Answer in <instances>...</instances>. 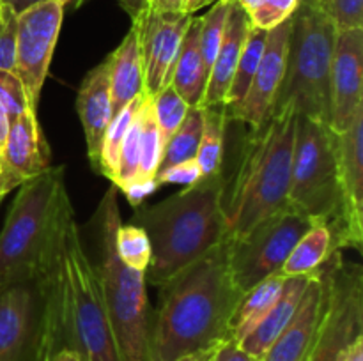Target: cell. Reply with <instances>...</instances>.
<instances>
[{"instance_id": "1", "label": "cell", "mask_w": 363, "mask_h": 361, "mask_svg": "<svg viewBox=\"0 0 363 361\" xmlns=\"http://www.w3.org/2000/svg\"><path fill=\"white\" fill-rule=\"evenodd\" d=\"M241 297L230 278L229 241L223 239L160 285L158 306L149 322L151 361L215 350L233 338Z\"/></svg>"}, {"instance_id": "2", "label": "cell", "mask_w": 363, "mask_h": 361, "mask_svg": "<svg viewBox=\"0 0 363 361\" xmlns=\"http://www.w3.org/2000/svg\"><path fill=\"white\" fill-rule=\"evenodd\" d=\"M223 176L222 170L216 176L201 177L165 200L135 207L130 223L144 229L151 244L145 282L163 285L227 239Z\"/></svg>"}, {"instance_id": "3", "label": "cell", "mask_w": 363, "mask_h": 361, "mask_svg": "<svg viewBox=\"0 0 363 361\" xmlns=\"http://www.w3.org/2000/svg\"><path fill=\"white\" fill-rule=\"evenodd\" d=\"M53 287L60 347L82 361H121L98 271L80 237L69 195L53 230Z\"/></svg>"}, {"instance_id": "4", "label": "cell", "mask_w": 363, "mask_h": 361, "mask_svg": "<svg viewBox=\"0 0 363 361\" xmlns=\"http://www.w3.org/2000/svg\"><path fill=\"white\" fill-rule=\"evenodd\" d=\"M296 120L298 113L286 108L250 127L233 176H223L227 239L243 237L259 222L289 207Z\"/></svg>"}, {"instance_id": "5", "label": "cell", "mask_w": 363, "mask_h": 361, "mask_svg": "<svg viewBox=\"0 0 363 361\" xmlns=\"http://www.w3.org/2000/svg\"><path fill=\"white\" fill-rule=\"evenodd\" d=\"M117 188L112 186L99 202L91 219L96 248V271L103 301L121 361H151L145 273L124 264L116 251V232L121 225Z\"/></svg>"}, {"instance_id": "6", "label": "cell", "mask_w": 363, "mask_h": 361, "mask_svg": "<svg viewBox=\"0 0 363 361\" xmlns=\"http://www.w3.org/2000/svg\"><path fill=\"white\" fill-rule=\"evenodd\" d=\"M337 27L321 0H300L291 16L286 74L272 115L291 108L330 126V71Z\"/></svg>"}, {"instance_id": "7", "label": "cell", "mask_w": 363, "mask_h": 361, "mask_svg": "<svg viewBox=\"0 0 363 361\" xmlns=\"http://www.w3.org/2000/svg\"><path fill=\"white\" fill-rule=\"evenodd\" d=\"M60 349L52 234L38 273L0 283V361H50Z\"/></svg>"}, {"instance_id": "8", "label": "cell", "mask_w": 363, "mask_h": 361, "mask_svg": "<svg viewBox=\"0 0 363 361\" xmlns=\"http://www.w3.org/2000/svg\"><path fill=\"white\" fill-rule=\"evenodd\" d=\"M66 197L64 166H50L21 184L0 232V283L30 276L43 268Z\"/></svg>"}, {"instance_id": "9", "label": "cell", "mask_w": 363, "mask_h": 361, "mask_svg": "<svg viewBox=\"0 0 363 361\" xmlns=\"http://www.w3.org/2000/svg\"><path fill=\"white\" fill-rule=\"evenodd\" d=\"M289 205L323 223L335 239L342 219L337 133L321 120L298 115Z\"/></svg>"}, {"instance_id": "10", "label": "cell", "mask_w": 363, "mask_h": 361, "mask_svg": "<svg viewBox=\"0 0 363 361\" xmlns=\"http://www.w3.org/2000/svg\"><path fill=\"white\" fill-rule=\"evenodd\" d=\"M332 250L319 268L323 310L318 333L305 361H342L344 349L363 333V275L358 264Z\"/></svg>"}, {"instance_id": "11", "label": "cell", "mask_w": 363, "mask_h": 361, "mask_svg": "<svg viewBox=\"0 0 363 361\" xmlns=\"http://www.w3.org/2000/svg\"><path fill=\"white\" fill-rule=\"evenodd\" d=\"M314 225L311 218L289 207L259 222L243 237L229 241V271L241 294L277 275L294 244Z\"/></svg>"}, {"instance_id": "12", "label": "cell", "mask_w": 363, "mask_h": 361, "mask_svg": "<svg viewBox=\"0 0 363 361\" xmlns=\"http://www.w3.org/2000/svg\"><path fill=\"white\" fill-rule=\"evenodd\" d=\"M62 18L64 7L59 0H43L18 14L14 74L21 80L34 106H38L48 76Z\"/></svg>"}, {"instance_id": "13", "label": "cell", "mask_w": 363, "mask_h": 361, "mask_svg": "<svg viewBox=\"0 0 363 361\" xmlns=\"http://www.w3.org/2000/svg\"><path fill=\"white\" fill-rule=\"evenodd\" d=\"M194 14L156 13L145 11L135 18L131 27L137 32L140 48L144 92L152 98L163 85L169 84L174 62L179 53L181 41Z\"/></svg>"}, {"instance_id": "14", "label": "cell", "mask_w": 363, "mask_h": 361, "mask_svg": "<svg viewBox=\"0 0 363 361\" xmlns=\"http://www.w3.org/2000/svg\"><path fill=\"white\" fill-rule=\"evenodd\" d=\"M339 151L342 219L333 250H360L363 239V106L354 113L353 122L337 133Z\"/></svg>"}, {"instance_id": "15", "label": "cell", "mask_w": 363, "mask_h": 361, "mask_svg": "<svg viewBox=\"0 0 363 361\" xmlns=\"http://www.w3.org/2000/svg\"><path fill=\"white\" fill-rule=\"evenodd\" d=\"M363 106V28L337 30L330 71V127L342 133Z\"/></svg>"}, {"instance_id": "16", "label": "cell", "mask_w": 363, "mask_h": 361, "mask_svg": "<svg viewBox=\"0 0 363 361\" xmlns=\"http://www.w3.org/2000/svg\"><path fill=\"white\" fill-rule=\"evenodd\" d=\"M291 18L279 27L268 30L264 52L259 60L250 88L243 101L233 110H225L229 122L245 124L248 127H259L272 115L277 92L286 74L287 45H289Z\"/></svg>"}, {"instance_id": "17", "label": "cell", "mask_w": 363, "mask_h": 361, "mask_svg": "<svg viewBox=\"0 0 363 361\" xmlns=\"http://www.w3.org/2000/svg\"><path fill=\"white\" fill-rule=\"evenodd\" d=\"M52 166L50 145L39 126L35 110H27L11 122L0 156V198Z\"/></svg>"}, {"instance_id": "18", "label": "cell", "mask_w": 363, "mask_h": 361, "mask_svg": "<svg viewBox=\"0 0 363 361\" xmlns=\"http://www.w3.org/2000/svg\"><path fill=\"white\" fill-rule=\"evenodd\" d=\"M323 310V280L319 269L308 278L303 297L287 328L272 343L262 361H305L318 333Z\"/></svg>"}, {"instance_id": "19", "label": "cell", "mask_w": 363, "mask_h": 361, "mask_svg": "<svg viewBox=\"0 0 363 361\" xmlns=\"http://www.w3.org/2000/svg\"><path fill=\"white\" fill-rule=\"evenodd\" d=\"M78 117L82 120L87 144V156L92 168L98 170L103 137L112 120V99H110L108 57L89 71L78 88Z\"/></svg>"}, {"instance_id": "20", "label": "cell", "mask_w": 363, "mask_h": 361, "mask_svg": "<svg viewBox=\"0 0 363 361\" xmlns=\"http://www.w3.org/2000/svg\"><path fill=\"white\" fill-rule=\"evenodd\" d=\"M250 27L252 23L248 13L233 0L229 16H227L222 45H220L215 62H213L211 71H209L208 87H206L202 106L225 105L227 92H229L230 81H233L234 71H236V64L240 60L241 50H243L245 39H247Z\"/></svg>"}, {"instance_id": "21", "label": "cell", "mask_w": 363, "mask_h": 361, "mask_svg": "<svg viewBox=\"0 0 363 361\" xmlns=\"http://www.w3.org/2000/svg\"><path fill=\"white\" fill-rule=\"evenodd\" d=\"M311 275L287 276V278L284 280L282 292H280L279 299H277L275 304L269 308L268 314L262 317V321L255 326L254 331L241 340V349L247 350L252 356L259 357V360L264 357V354L268 353L272 343L279 338L280 333L287 328L291 319L296 314Z\"/></svg>"}, {"instance_id": "22", "label": "cell", "mask_w": 363, "mask_h": 361, "mask_svg": "<svg viewBox=\"0 0 363 361\" xmlns=\"http://www.w3.org/2000/svg\"><path fill=\"white\" fill-rule=\"evenodd\" d=\"M108 78L112 117L135 98L145 94L140 48H138L137 32L133 27L130 28L123 42L108 55Z\"/></svg>"}, {"instance_id": "23", "label": "cell", "mask_w": 363, "mask_h": 361, "mask_svg": "<svg viewBox=\"0 0 363 361\" xmlns=\"http://www.w3.org/2000/svg\"><path fill=\"white\" fill-rule=\"evenodd\" d=\"M199 30H201V16H191L169 80L177 94L188 103V106H202L206 87H208V73L202 62Z\"/></svg>"}, {"instance_id": "24", "label": "cell", "mask_w": 363, "mask_h": 361, "mask_svg": "<svg viewBox=\"0 0 363 361\" xmlns=\"http://www.w3.org/2000/svg\"><path fill=\"white\" fill-rule=\"evenodd\" d=\"M284 280H286V276L277 273V275L268 276L261 283L252 287L247 294H243V297L238 303L236 311H234L233 340L240 343L245 336L254 331L255 326L262 321V317L268 314L269 308L279 299Z\"/></svg>"}, {"instance_id": "25", "label": "cell", "mask_w": 363, "mask_h": 361, "mask_svg": "<svg viewBox=\"0 0 363 361\" xmlns=\"http://www.w3.org/2000/svg\"><path fill=\"white\" fill-rule=\"evenodd\" d=\"M332 250L333 239L330 229L323 223H314L294 244L289 257L286 258L280 269V275L286 278L296 275H311L325 264Z\"/></svg>"}, {"instance_id": "26", "label": "cell", "mask_w": 363, "mask_h": 361, "mask_svg": "<svg viewBox=\"0 0 363 361\" xmlns=\"http://www.w3.org/2000/svg\"><path fill=\"white\" fill-rule=\"evenodd\" d=\"M202 108H204V124H202V137L195 161L201 168L202 177H211L223 170V142H225L229 117L223 105L202 106Z\"/></svg>"}, {"instance_id": "27", "label": "cell", "mask_w": 363, "mask_h": 361, "mask_svg": "<svg viewBox=\"0 0 363 361\" xmlns=\"http://www.w3.org/2000/svg\"><path fill=\"white\" fill-rule=\"evenodd\" d=\"M202 124H204V108L202 106H190L181 126L174 131L169 142L163 145L162 159H160L156 173L163 172L169 166L197 158L199 144H201L202 137Z\"/></svg>"}, {"instance_id": "28", "label": "cell", "mask_w": 363, "mask_h": 361, "mask_svg": "<svg viewBox=\"0 0 363 361\" xmlns=\"http://www.w3.org/2000/svg\"><path fill=\"white\" fill-rule=\"evenodd\" d=\"M266 38H268V32L252 25L247 39H245L240 60L236 64V71H234L229 92H227L225 105H223L225 110L236 108L243 101L245 96H247L252 80H254L255 71H257L259 60H261L262 52H264Z\"/></svg>"}, {"instance_id": "29", "label": "cell", "mask_w": 363, "mask_h": 361, "mask_svg": "<svg viewBox=\"0 0 363 361\" xmlns=\"http://www.w3.org/2000/svg\"><path fill=\"white\" fill-rule=\"evenodd\" d=\"M145 94H140L135 98L133 101L128 103L119 113L112 117L108 127L105 131L101 144V152H99V163H98V172L101 176L108 177V180L116 179L117 172V161H119V152L121 145H123L124 137H126L128 130L133 124L135 117H137L138 110H140L142 101H144Z\"/></svg>"}, {"instance_id": "30", "label": "cell", "mask_w": 363, "mask_h": 361, "mask_svg": "<svg viewBox=\"0 0 363 361\" xmlns=\"http://www.w3.org/2000/svg\"><path fill=\"white\" fill-rule=\"evenodd\" d=\"M138 115H140V161H138L137 179L131 186L155 183L160 159H162V142H160L152 101L147 94H145Z\"/></svg>"}, {"instance_id": "31", "label": "cell", "mask_w": 363, "mask_h": 361, "mask_svg": "<svg viewBox=\"0 0 363 361\" xmlns=\"http://www.w3.org/2000/svg\"><path fill=\"white\" fill-rule=\"evenodd\" d=\"M230 4H233V0H216L215 4H211L208 13L204 16H201L199 45H201L202 62H204V69L208 73V78L213 62L216 59V53L220 50V45H222Z\"/></svg>"}, {"instance_id": "32", "label": "cell", "mask_w": 363, "mask_h": 361, "mask_svg": "<svg viewBox=\"0 0 363 361\" xmlns=\"http://www.w3.org/2000/svg\"><path fill=\"white\" fill-rule=\"evenodd\" d=\"M152 101V110H155V119L156 126H158L160 133V142L163 145L169 142V138L172 137L174 131L181 126V122L184 120L188 113V103L177 94L176 88L170 84L163 85L158 92L151 98Z\"/></svg>"}, {"instance_id": "33", "label": "cell", "mask_w": 363, "mask_h": 361, "mask_svg": "<svg viewBox=\"0 0 363 361\" xmlns=\"http://www.w3.org/2000/svg\"><path fill=\"white\" fill-rule=\"evenodd\" d=\"M116 251L121 260L131 269L147 271L151 262V244L147 234L135 223H121L116 232Z\"/></svg>"}, {"instance_id": "34", "label": "cell", "mask_w": 363, "mask_h": 361, "mask_svg": "<svg viewBox=\"0 0 363 361\" xmlns=\"http://www.w3.org/2000/svg\"><path fill=\"white\" fill-rule=\"evenodd\" d=\"M0 106L6 110L11 122L27 110H35L28 99L27 91L13 71L0 69Z\"/></svg>"}, {"instance_id": "35", "label": "cell", "mask_w": 363, "mask_h": 361, "mask_svg": "<svg viewBox=\"0 0 363 361\" xmlns=\"http://www.w3.org/2000/svg\"><path fill=\"white\" fill-rule=\"evenodd\" d=\"M300 0H262L257 7L248 13L250 23L262 30H272L289 20L296 11Z\"/></svg>"}, {"instance_id": "36", "label": "cell", "mask_w": 363, "mask_h": 361, "mask_svg": "<svg viewBox=\"0 0 363 361\" xmlns=\"http://www.w3.org/2000/svg\"><path fill=\"white\" fill-rule=\"evenodd\" d=\"M18 14L2 2L0 6V69L13 71L16 60Z\"/></svg>"}, {"instance_id": "37", "label": "cell", "mask_w": 363, "mask_h": 361, "mask_svg": "<svg viewBox=\"0 0 363 361\" xmlns=\"http://www.w3.org/2000/svg\"><path fill=\"white\" fill-rule=\"evenodd\" d=\"M337 30L363 28V0H321Z\"/></svg>"}, {"instance_id": "38", "label": "cell", "mask_w": 363, "mask_h": 361, "mask_svg": "<svg viewBox=\"0 0 363 361\" xmlns=\"http://www.w3.org/2000/svg\"><path fill=\"white\" fill-rule=\"evenodd\" d=\"M201 177V168H199L197 161L191 159V161H184L179 163V165L169 166L163 172L156 173L155 183L158 186H162V184H186V186H190V184L197 183Z\"/></svg>"}, {"instance_id": "39", "label": "cell", "mask_w": 363, "mask_h": 361, "mask_svg": "<svg viewBox=\"0 0 363 361\" xmlns=\"http://www.w3.org/2000/svg\"><path fill=\"white\" fill-rule=\"evenodd\" d=\"M213 361H262L240 347L236 340L229 338L220 343L213 353Z\"/></svg>"}, {"instance_id": "40", "label": "cell", "mask_w": 363, "mask_h": 361, "mask_svg": "<svg viewBox=\"0 0 363 361\" xmlns=\"http://www.w3.org/2000/svg\"><path fill=\"white\" fill-rule=\"evenodd\" d=\"M121 7L130 14L131 20L144 14L145 11L151 9V0H119Z\"/></svg>"}, {"instance_id": "41", "label": "cell", "mask_w": 363, "mask_h": 361, "mask_svg": "<svg viewBox=\"0 0 363 361\" xmlns=\"http://www.w3.org/2000/svg\"><path fill=\"white\" fill-rule=\"evenodd\" d=\"M342 361H363V333L344 349Z\"/></svg>"}, {"instance_id": "42", "label": "cell", "mask_w": 363, "mask_h": 361, "mask_svg": "<svg viewBox=\"0 0 363 361\" xmlns=\"http://www.w3.org/2000/svg\"><path fill=\"white\" fill-rule=\"evenodd\" d=\"M151 11L156 13H183L181 0H151Z\"/></svg>"}, {"instance_id": "43", "label": "cell", "mask_w": 363, "mask_h": 361, "mask_svg": "<svg viewBox=\"0 0 363 361\" xmlns=\"http://www.w3.org/2000/svg\"><path fill=\"white\" fill-rule=\"evenodd\" d=\"M9 130H11V119L6 113V110L0 106V156H2L4 147H6L7 137H9Z\"/></svg>"}, {"instance_id": "44", "label": "cell", "mask_w": 363, "mask_h": 361, "mask_svg": "<svg viewBox=\"0 0 363 361\" xmlns=\"http://www.w3.org/2000/svg\"><path fill=\"white\" fill-rule=\"evenodd\" d=\"M215 2L216 0H181V4H183V13L188 14H194L195 11L202 9L206 6H211Z\"/></svg>"}, {"instance_id": "45", "label": "cell", "mask_w": 363, "mask_h": 361, "mask_svg": "<svg viewBox=\"0 0 363 361\" xmlns=\"http://www.w3.org/2000/svg\"><path fill=\"white\" fill-rule=\"evenodd\" d=\"M2 2L6 4V6H9L11 9L14 11V13L20 14V13H23L25 9H28V7H32V6H35V4L43 2V0H2Z\"/></svg>"}, {"instance_id": "46", "label": "cell", "mask_w": 363, "mask_h": 361, "mask_svg": "<svg viewBox=\"0 0 363 361\" xmlns=\"http://www.w3.org/2000/svg\"><path fill=\"white\" fill-rule=\"evenodd\" d=\"M50 361H82V360L77 356V354L73 353V350L60 349V350H57L55 354H53L52 360H50Z\"/></svg>"}, {"instance_id": "47", "label": "cell", "mask_w": 363, "mask_h": 361, "mask_svg": "<svg viewBox=\"0 0 363 361\" xmlns=\"http://www.w3.org/2000/svg\"><path fill=\"white\" fill-rule=\"evenodd\" d=\"M215 350H206V353H195V354H186V356H181L174 361H206L208 357L213 356Z\"/></svg>"}, {"instance_id": "48", "label": "cell", "mask_w": 363, "mask_h": 361, "mask_svg": "<svg viewBox=\"0 0 363 361\" xmlns=\"http://www.w3.org/2000/svg\"><path fill=\"white\" fill-rule=\"evenodd\" d=\"M234 2H236L238 6L243 7V9L247 11V13H250V11L254 9V7H257L259 4L262 2V0H234Z\"/></svg>"}, {"instance_id": "49", "label": "cell", "mask_w": 363, "mask_h": 361, "mask_svg": "<svg viewBox=\"0 0 363 361\" xmlns=\"http://www.w3.org/2000/svg\"><path fill=\"white\" fill-rule=\"evenodd\" d=\"M59 2L62 4L64 11H66V7H74V9H77V7H80L82 4H84V0H59Z\"/></svg>"}, {"instance_id": "50", "label": "cell", "mask_w": 363, "mask_h": 361, "mask_svg": "<svg viewBox=\"0 0 363 361\" xmlns=\"http://www.w3.org/2000/svg\"><path fill=\"white\" fill-rule=\"evenodd\" d=\"M206 361H213V356H211V357H208V360H206Z\"/></svg>"}, {"instance_id": "51", "label": "cell", "mask_w": 363, "mask_h": 361, "mask_svg": "<svg viewBox=\"0 0 363 361\" xmlns=\"http://www.w3.org/2000/svg\"><path fill=\"white\" fill-rule=\"evenodd\" d=\"M0 6H2V0H0Z\"/></svg>"}]
</instances>
